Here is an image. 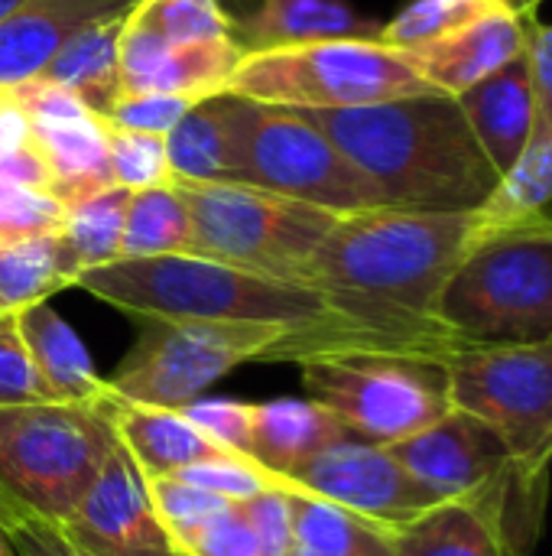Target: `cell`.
Wrapping results in <instances>:
<instances>
[{
	"mask_svg": "<svg viewBox=\"0 0 552 556\" xmlns=\"http://www.w3.org/2000/svg\"><path fill=\"white\" fill-rule=\"evenodd\" d=\"M472 241L475 212L381 205L338 215L306 280L335 319L316 352L377 349L446 362L465 342L439 323V296Z\"/></svg>",
	"mask_w": 552,
	"mask_h": 556,
	"instance_id": "6da1fadb",
	"label": "cell"
},
{
	"mask_svg": "<svg viewBox=\"0 0 552 556\" xmlns=\"http://www.w3.org/2000/svg\"><path fill=\"white\" fill-rule=\"evenodd\" d=\"M296 114L316 124L390 208L475 212L501 179L449 94Z\"/></svg>",
	"mask_w": 552,
	"mask_h": 556,
	"instance_id": "7a4b0ae2",
	"label": "cell"
},
{
	"mask_svg": "<svg viewBox=\"0 0 552 556\" xmlns=\"http://www.w3.org/2000/svg\"><path fill=\"white\" fill-rule=\"evenodd\" d=\"M75 283L143 323H267L293 329L264 362H299L335 329L329 306L312 287L195 254L120 257L85 270Z\"/></svg>",
	"mask_w": 552,
	"mask_h": 556,
	"instance_id": "3957f363",
	"label": "cell"
},
{
	"mask_svg": "<svg viewBox=\"0 0 552 556\" xmlns=\"http://www.w3.org/2000/svg\"><path fill=\"white\" fill-rule=\"evenodd\" d=\"M439 323L465 345L552 342V218L475 235L439 296Z\"/></svg>",
	"mask_w": 552,
	"mask_h": 556,
	"instance_id": "277c9868",
	"label": "cell"
},
{
	"mask_svg": "<svg viewBox=\"0 0 552 556\" xmlns=\"http://www.w3.org/2000/svg\"><path fill=\"white\" fill-rule=\"evenodd\" d=\"M387 450L439 502L488 515L521 554H534L543 531L550 479L530 476L491 427L452 407L433 427Z\"/></svg>",
	"mask_w": 552,
	"mask_h": 556,
	"instance_id": "5b68a950",
	"label": "cell"
},
{
	"mask_svg": "<svg viewBox=\"0 0 552 556\" xmlns=\"http://www.w3.org/2000/svg\"><path fill=\"white\" fill-rule=\"evenodd\" d=\"M228 94L290 111H338L439 91L381 39H322L244 52Z\"/></svg>",
	"mask_w": 552,
	"mask_h": 556,
	"instance_id": "8992f818",
	"label": "cell"
},
{
	"mask_svg": "<svg viewBox=\"0 0 552 556\" xmlns=\"http://www.w3.org/2000/svg\"><path fill=\"white\" fill-rule=\"evenodd\" d=\"M114 446L104 404L0 407V502L68 521Z\"/></svg>",
	"mask_w": 552,
	"mask_h": 556,
	"instance_id": "52a82bcc",
	"label": "cell"
},
{
	"mask_svg": "<svg viewBox=\"0 0 552 556\" xmlns=\"http://www.w3.org/2000/svg\"><path fill=\"white\" fill-rule=\"evenodd\" d=\"M228 94V91H224ZM231 182L286 195L332 215L387 205L377 186L306 117L228 94Z\"/></svg>",
	"mask_w": 552,
	"mask_h": 556,
	"instance_id": "ba28073f",
	"label": "cell"
},
{
	"mask_svg": "<svg viewBox=\"0 0 552 556\" xmlns=\"http://www.w3.org/2000/svg\"><path fill=\"white\" fill-rule=\"evenodd\" d=\"M189 208L192 251L260 277L306 283L338 215L238 182H172ZM309 287V283H306Z\"/></svg>",
	"mask_w": 552,
	"mask_h": 556,
	"instance_id": "9c48e42d",
	"label": "cell"
},
{
	"mask_svg": "<svg viewBox=\"0 0 552 556\" xmlns=\"http://www.w3.org/2000/svg\"><path fill=\"white\" fill-rule=\"evenodd\" d=\"M309 401L329 407L355 437L394 446L452 410L446 362L407 352L332 349L299 358Z\"/></svg>",
	"mask_w": 552,
	"mask_h": 556,
	"instance_id": "30bf717a",
	"label": "cell"
},
{
	"mask_svg": "<svg viewBox=\"0 0 552 556\" xmlns=\"http://www.w3.org/2000/svg\"><path fill=\"white\" fill-rule=\"evenodd\" d=\"M293 329L267 323H146L133 352L107 378L124 404L182 410L244 362H264Z\"/></svg>",
	"mask_w": 552,
	"mask_h": 556,
	"instance_id": "8fae6325",
	"label": "cell"
},
{
	"mask_svg": "<svg viewBox=\"0 0 552 556\" xmlns=\"http://www.w3.org/2000/svg\"><path fill=\"white\" fill-rule=\"evenodd\" d=\"M455 410L491 427L537 479L552 463V342L462 345L446 358Z\"/></svg>",
	"mask_w": 552,
	"mask_h": 556,
	"instance_id": "7c38bea8",
	"label": "cell"
},
{
	"mask_svg": "<svg viewBox=\"0 0 552 556\" xmlns=\"http://www.w3.org/2000/svg\"><path fill=\"white\" fill-rule=\"evenodd\" d=\"M273 482L277 489H296L342 505L394 534L442 505L390 456L387 446L368 443L361 437H345L296 476Z\"/></svg>",
	"mask_w": 552,
	"mask_h": 556,
	"instance_id": "4fadbf2b",
	"label": "cell"
},
{
	"mask_svg": "<svg viewBox=\"0 0 552 556\" xmlns=\"http://www.w3.org/2000/svg\"><path fill=\"white\" fill-rule=\"evenodd\" d=\"M62 525L94 556H182L153 508L146 476L120 443Z\"/></svg>",
	"mask_w": 552,
	"mask_h": 556,
	"instance_id": "5bb4252c",
	"label": "cell"
},
{
	"mask_svg": "<svg viewBox=\"0 0 552 556\" xmlns=\"http://www.w3.org/2000/svg\"><path fill=\"white\" fill-rule=\"evenodd\" d=\"M234 39L172 46L124 16L120 26V94H179L205 101L228 91L241 62Z\"/></svg>",
	"mask_w": 552,
	"mask_h": 556,
	"instance_id": "9a60e30c",
	"label": "cell"
},
{
	"mask_svg": "<svg viewBox=\"0 0 552 556\" xmlns=\"http://www.w3.org/2000/svg\"><path fill=\"white\" fill-rule=\"evenodd\" d=\"M527 29L530 16H524L514 7H504L491 16H482L459 33L436 39L429 46L403 52L416 72L449 98H459L462 91L475 88L508 62L527 52Z\"/></svg>",
	"mask_w": 552,
	"mask_h": 556,
	"instance_id": "2e32d148",
	"label": "cell"
},
{
	"mask_svg": "<svg viewBox=\"0 0 552 556\" xmlns=\"http://www.w3.org/2000/svg\"><path fill=\"white\" fill-rule=\"evenodd\" d=\"M133 3L137 0H29L0 20V91L39 78L75 33L124 16Z\"/></svg>",
	"mask_w": 552,
	"mask_h": 556,
	"instance_id": "e0dca14e",
	"label": "cell"
},
{
	"mask_svg": "<svg viewBox=\"0 0 552 556\" xmlns=\"http://www.w3.org/2000/svg\"><path fill=\"white\" fill-rule=\"evenodd\" d=\"M455 101L488 163L498 176H504L527 150L537 130V98L527 52L498 68L495 75H488L485 81H478L475 88L462 91Z\"/></svg>",
	"mask_w": 552,
	"mask_h": 556,
	"instance_id": "ac0fdd59",
	"label": "cell"
},
{
	"mask_svg": "<svg viewBox=\"0 0 552 556\" xmlns=\"http://www.w3.org/2000/svg\"><path fill=\"white\" fill-rule=\"evenodd\" d=\"M241 52H264L322 39H381V26L345 0H260L254 10L231 16Z\"/></svg>",
	"mask_w": 552,
	"mask_h": 556,
	"instance_id": "d6986e66",
	"label": "cell"
},
{
	"mask_svg": "<svg viewBox=\"0 0 552 556\" xmlns=\"http://www.w3.org/2000/svg\"><path fill=\"white\" fill-rule=\"evenodd\" d=\"M345 437L355 433L316 401H264L254 404L247 459L273 479H290Z\"/></svg>",
	"mask_w": 552,
	"mask_h": 556,
	"instance_id": "ffe728a7",
	"label": "cell"
},
{
	"mask_svg": "<svg viewBox=\"0 0 552 556\" xmlns=\"http://www.w3.org/2000/svg\"><path fill=\"white\" fill-rule=\"evenodd\" d=\"M104 414L117 433V443L130 453V459L140 466V472L146 479L176 476L189 466L234 456V453H224L221 446H215L182 410L124 404L107 394Z\"/></svg>",
	"mask_w": 552,
	"mask_h": 556,
	"instance_id": "44dd1931",
	"label": "cell"
},
{
	"mask_svg": "<svg viewBox=\"0 0 552 556\" xmlns=\"http://www.w3.org/2000/svg\"><path fill=\"white\" fill-rule=\"evenodd\" d=\"M16 326L29 349L46 401H59V404H104L107 401V381L94 371L85 342L49 303L20 309Z\"/></svg>",
	"mask_w": 552,
	"mask_h": 556,
	"instance_id": "7402d4cb",
	"label": "cell"
},
{
	"mask_svg": "<svg viewBox=\"0 0 552 556\" xmlns=\"http://www.w3.org/2000/svg\"><path fill=\"white\" fill-rule=\"evenodd\" d=\"M29 140L46 163L49 195H55L65 208L78 199H88L101 189H111L104 124L98 114L85 111L75 117L55 121H26Z\"/></svg>",
	"mask_w": 552,
	"mask_h": 556,
	"instance_id": "603a6c76",
	"label": "cell"
},
{
	"mask_svg": "<svg viewBox=\"0 0 552 556\" xmlns=\"http://www.w3.org/2000/svg\"><path fill=\"white\" fill-rule=\"evenodd\" d=\"M124 16H111V20L91 23L81 33H75L52 55V62L39 72V78L65 88L91 114L104 117L114 108V101L120 98V26H124Z\"/></svg>",
	"mask_w": 552,
	"mask_h": 556,
	"instance_id": "cb8c5ba5",
	"label": "cell"
},
{
	"mask_svg": "<svg viewBox=\"0 0 552 556\" xmlns=\"http://www.w3.org/2000/svg\"><path fill=\"white\" fill-rule=\"evenodd\" d=\"M290 495V551L286 556H394V531L325 498L283 489Z\"/></svg>",
	"mask_w": 552,
	"mask_h": 556,
	"instance_id": "d4e9b609",
	"label": "cell"
},
{
	"mask_svg": "<svg viewBox=\"0 0 552 556\" xmlns=\"http://www.w3.org/2000/svg\"><path fill=\"white\" fill-rule=\"evenodd\" d=\"M127 202H130V192L120 186H111L65 208V218L55 231V244H59L62 270L72 283L85 270L120 261Z\"/></svg>",
	"mask_w": 552,
	"mask_h": 556,
	"instance_id": "484cf974",
	"label": "cell"
},
{
	"mask_svg": "<svg viewBox=\"0 0 552 556\" xmlns=\"http://www.w3.org/2000/svg\"><path fill=\"white\" fill-rule=\"evenodd\" d=\"M394 556H524L488 515L442 502L394 538Z\"/></svg>",
	"mask_w": 552,
	"mask_h": 556,
	"instance_id": "4316f807",
	"label": "cell"
},
{
	"mask_svg": "<svg viewBox=\"0 0 552 556\" xmlns=\"http://www.w3.org/2000/svg\"><path fill=\"white\" fill-rule=\"evenodd\" d=\"M163 140L172 182H231L228 94L195 101Z\"/></svg>",
	"mask_w": 552,
	"mask_h": 556,
	"instance_id": "83f0119b",
	"label": "cell"
},
{
	"mask_svg": "<svg viewBox=\"0 0 552 556\" xmlns=\"http://www.w3.org/2000/svg\"><path fill=\"white\" fill-rule=\"evenodd\" d=\"M552 202V134L537 121V130L517 163L498 179L495 192L475 208V235L511 228L547 215Z\"/></svg>",
	"mask_w": 552,
	"mask_h": 556,
	"instance_id": "f1b7e54d",
	"label": "cell"
},
{
	"mask_svg": "<svg viewBox=\"0 0 552 556\" xmlns=\"http://www.w3.org/2000/svg\"><path fill=\"white\" fill-rule=\"evenodd\" d=\"M192 251L189 208L176 186L130 192L124 215L120 257H166Z\"/></svg>",
	"mask_w": 552,
	"mask_h": 556,
	"instance_id": "f546056e",
	"label": "cell"
},
{
	"mask_svg": "<svg viewBox=\"0 0 552 556\" xmlns=\"http://www.w3.org/2000/svg\"><path fill=\"white\" fill-rule=\"evenodd\" d=\"M62 287L72 280L62 270L55 231L0 244V316L46 303Z\"/></svg>",
	"mask_w": 552,
	"mask_h": 556,
	"instance_id": "4dcf8cb0",
	"label": "cell"
},
{
	"mask_svg": "<svg viewBox=\"0 0 552 556\" xmlns=\"http://www.w3.org/2000/svg\"><path fill=\"white\" fill-rule=\"evenodd\" d=\"M127 16L172 46L234 39V20L221 0H137Z\"/></svg>",
	"mask_w": 552,
	"mask_h": 556,
	"instance_id": "1f68e13d",
	"label": "cell"
},
{
	"mask_svg": "<svg viewBox=\"0 0 552 556\" xmlns=\"http://www.w3.org/2000/svg\"><path fill=\"white\" fill-rule=\"evenodd\" d=\"M511 7L508 0H410L390 23L381 26V42L400 52L429 46L462 26Z\"/></svg>",
	"mask_w": 552,
	"mask_h": 556,
	"instance_id": "d6a6232c",
	"label": "cell"
},
{
	"mask_svg": "<svg viewBox=\"0 0 552 556\" xmlns=\"http://www.w3.org/2000/svg\"><path fill=\"white\" fill-rule=\"evenodd\" d=\"M104 124V147H107V169L111 182L140 192V189H156V186H172L169 160H166V140L150 137V134H133L124 127H114L101 117Z\"/></svg>",
	"mask_w": 552,
	"mask_h": 556,
	"instance_id": "836d02e7",
	"label": "cell"
},
{
	"mask_svg": "<svg viewBox=\"0 0 552 556\" xmlns=\"http://www.w3.org/2000/svg\"><path fill=\"white\" fill-rule=\"evenodd\" d=\"M176 551L182 556H260L244 502H231L211 518L189 528L185 534H179Z\"/></svg>",
	"mask_w": 552,
	"mask_h": 556,
	"instance_id": "e575fe53",
	"label": "cell"
},
{
	"mask_svg": "<svg viewBox=\"0 0 552 556\" xmlns=\"http://www.w3.org/2000/svg\"><path fill=\"white\" fill-rule=\"evenodd\" d=\"M65 218V205L46 189L0 182V244L52 235Z\"/></svg>",
	"mask_w": 552,
	"mask_h": 556,
	"instance_id": "d590c367",
	"label": "cell"
},
{
	"mask_svg": "<svg viewBox=\"0 0 552 556\" xmlns=\"http://www.w3.org/2000/svg\"><path fill=\"white\" fill-rule=\"evenodd\" d=\"M146 489H150V498H153V508L159 515V521L166 525L172 544L179 534H185L189 528H195L198 521L211 518L215 511H221L224 505H231L228 498H218L192 482H182L176 476H156V479H146Z\"/></svg>",
	"mask_w": 552,
	"mask_h": 556,
	"instance_id": "8d00e7d4",
	"label": "cell"
},
{
	"mask_svg": "<svg viewBox=\"0 0 552 556\" xmlns=\"http://www.w3.org/2000/svg\"><path fill=\"white\" fill-rule=\"evenodd\" d=\"M0 518L16 556H94L72 538V531L62 521L33 515L7 502H0Z\"/></svg>",
	"mask_w": 552,
	"mask_h": 556,
	"instance_id": "74e56055",
	"label": "cell"
},
{
	"mask_svg": "<svg viewBox=\"0 0 552 556\" xmlns=\"http://www.w3.org/2000/svg\"><path fill=\"white\" fill-rule=\"evenodd\" d=\"M176 479L182 482H192L218 498H228V502H247L267 489H277L273 476L264 472L260 466H254L251 459L244 456H224V459H208V463H198V466H189L182 472H176Z\"/></svg>",
	"mask_w": 552,
	"mask_h": 556,
	"instance_id": "f35d334b",
	"label": "cell"
},
{
	"mask_svg": "<svg viewBox=\"0 0 552 556\" xmlns=\"http://www.w3.org/2000/svg\"><path fill=\"white\" fill-rule=\"evenodd\" d=\"M182 414L224 453L244 456L251 450V420H254V404L247 401H231V397H211V401H192L182 407Z\"/></svg>",
	"mask_w": 552,
	"mask_h": 556,
	"instance_id": "ab89813d",
	"label": "cell"
},
{
	"mask_svg": "<svg viewBox=\"0 0 552 556\" xmlns=\"http://www.w3.org/2000/svg\"><path fill=\"white\" fill-rule=\"evenodd\" d=\"M36 401H46V394L36 378L29 349L20 336L16 313L0 316V407L36 404Z\"/></svg>",
	"mask_w": 552,
	"mask_h": 556,
	"instance_id": "60d3db41",
	"label": "cell"
},
{
	"mask_svg": "<svg viewBox=\"0 0 552 556\" xmlns=\"http://www.w3.org/2000/svg\"><path fill=\"white\" fill-rule=\"evenodd\" d=\"M192 104L195 101L179 94H120L114 108L104 114V121L133 134L166 137Z\"/></svg>",
	"mask_w": 552,
	"mask_h": 556,
	"instance_id": "b9f144b4",
	"label": "cell"
},
{
	"mask_svg": "<svg viewBox=\"0 0 552 556\" xmlns=\"http://www.w3.org/2000/svg\"><path fill=\"white\" fill-rule=\"evenodd\" d=\"M244 508H247V518L254 525L260 556H286V551H290V525H293L290 495L283 489H267V492L247 498Z\"/></svg>",
	"mask_w": 552,
	"mask_h": 556,
	"instance_id": "7bdbcfd3",
	"label": "cell"
},
{
	"mask_svg": "<svg viewBox=\"0 0 552 556\" xmlns=\"http://www.w3.org/2000/svg\"><path fill=\"white\" fill-rule=\"evenodd\" d=\"M527 59H530L534 98H537V121L552 134V26L530 23Z\"/></svg>",
	"mask_w": 552,
	"mask_h": 556,
	"instance_id": "ee69618b",
	"label": "cell"
},
{
	"mask_svg": "<svg viewBox=\"0 0 552 556\" xmlns=\"http://www.w3.org/2000/svg\"><path fill=\"white\" fill-rule=\"evenodd\" d=\"M508 3H511L514 10H521L524 16H530V13H534L537 7H543L547 0H508Z\"/></svg>",
	"mask_w": 552,
	"mask_h": 556,
	"instance_id": "f6af8a7d",
	"label": "cell"
},
{
	"mask_svg": "<svg viewBox=\"0 0 552 556\" xmlns=\"http://www.w3.org/2000/svg\"><path fill=\"white\" fill-rule=\"evenodd\" d=\"M29 0H0V20H7L10 13H16L20 7H26Z\"/></svg>",
	"mask_w": 552,
	"mask_h": 556,
	"instance_id": "bcb514c9",
	"label": "cell"
},
{
	"mask_svg": "<svg viewBox=\"0 0 552 556\" xmlns=\"http://www.w3.org/2000/svg\"><path fill=\"white\" fill-rule=\"evenodd\" d=\"M0 556H16L10 547V538H7V528H3V518H0Z\"/></svg>",
	"mask_w": 552,
	"mask_h": 556,
	"instance_id": "7dc6e473",
	"label": "cell"
},
{
	"mask_svg": "<svg viewBox=\"0 0 552 556\" xmlns=\"http://www.w3.org/2000/svg\"><path fill=\"white\" fill-rule=\"evenodd\" d=\"M221 3H224V0H221ZM234 3H238V0H234ZM241 3H244V10H241V13H247V10H254L260 0H241ZM241 13H238V16H241Z\"/></svg>",
	"mask_w": 552,
	"mask_h": 556,
	"instance_id": "c3c4849f",
	"label": "cell"
}]
</instances>
